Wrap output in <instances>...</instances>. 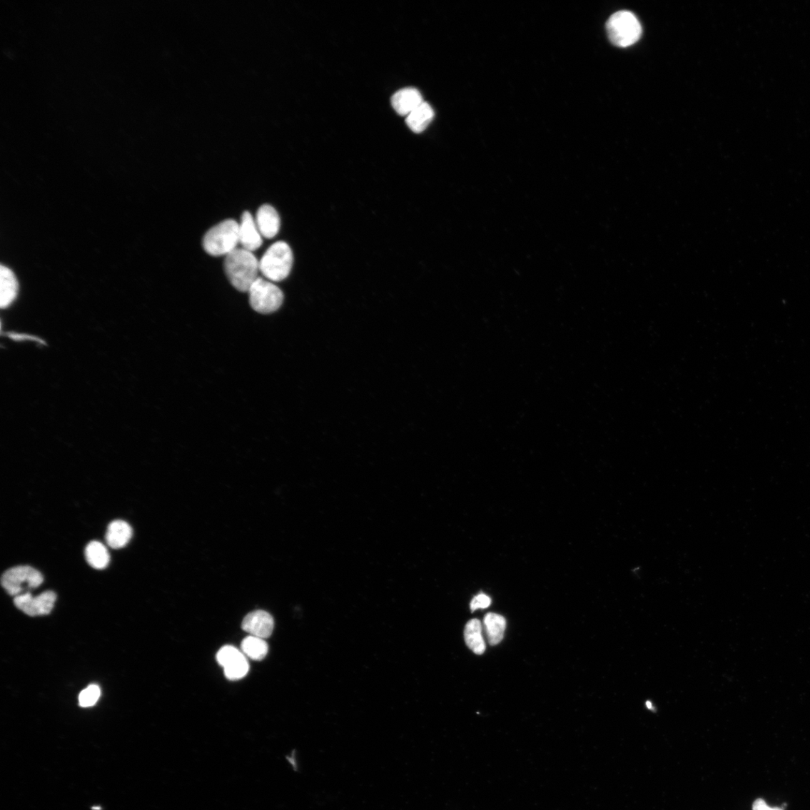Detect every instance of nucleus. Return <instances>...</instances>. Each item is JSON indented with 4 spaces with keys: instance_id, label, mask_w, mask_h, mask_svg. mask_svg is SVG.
<instances>
[{
    "instance_id": "10",
    "label": "nucleus",
    "mask_w": 810,
    "mask_h": 810,
    "mask_svg": "<svg viewBox=\"0 0 810 810\" xmlns=\"http://www.w3.org/2000/svg\"><path fill=\"white\" fill-rule=\"evenodd\" d=\"M424 102L420 91L413 87L404 88L396 92L391 98L394 110L402 116H407Z\"/></svg>"
},
{
    "instance_id": "23",
    "label": "nucleus",
    "mask_w": 810,
    "mask_h": 810,
    "mask_svg": "<svg viewBox=\"0 0 810 810\" xmlns=\"http://www.w3.org/2000/svg\"><path fill=\"white\" fill-rule=\"evenodd\" d=\"M753 810H784L779 807L769 806L763 799L756 800L753 805Z\"/></svg>"
},
{
    "instance_id": "22",
    "label": "nucleus",
    "mask_w": 810,
    "mask_h": 810,
    "mask_svg": "<svg viewBox=\"0 0 810 810\" xmlns=\"http://www.w3.org/2000/svg\"><path fill=\"white\" fill-rule=\"evenodd\" d=\"M492 603L491 598L484 594H480L475 597L470 602V609L475 612L479 609H484L488 608Z\"/></svg>"
},
{
    "instance_id": "12",
    "label": "nucleus",
    "mask_w": 810,
    "mask_h": 810,
    "mask_svg": "<svg viewBox=\"0 0 810 810\" xmlns=\"http://www.w3.org/2000/svg\"><path fill=\"white\" fill-rule=\"evenodd\" d=\"M19 283L16 275L8 268L0 269V305L2 308L9 307L16 299Z\"/></svg>"
},
{
    "instance_id": "1",
    "label": "nucleus",
    "mask_w": 810,
    "mask_h": 810,
    "mask_svg": "<svg viewBox=\"0 0 810 810\" xmlns=\"http://www.w3.org/2000/svg\"><path fill=\"white\" fill-rule=\"evenodd\" d=\"M225 271L232 285L241 292H248L258 278L260 262L253 253L236 248L226 256Z\"/></svg>"
},
{
    "instance_id": "8",
    "label": "nucleus",
    "mask_w": 810,
    "mask_h": 810,
    "mask_svg": "<svg viewBox=\"0 0 810 810\" xmlns=\"http://www.w3.org/2000/svg\"><path fill=\"white\" fill-rule=\"evenodd\" d=\"M242 628L250 636L261 639L269 638L274 629V620L270 614L258 610L248 614L242 623Z\"/></svg>"
},
{
    "instance_id": "14",
    "label": "nucleus",
    "mask_w": 810,
    "mask_h": 810,
    "mask_svg": "<svg viewBox=\"0 0 810 810\" xmlns=\"http://www.w3.org/2000/svg\"><path fill=\"white\" fill-rule=\"evenodd\" d=\"M434 116L433 108L428 103L424 101L421 106L407 116L406 123L412 131L415 132V133H421L431 123Z\"/></svg>"
},
{
    "instance_id": "5",
    "label": "nucleus",
    "mask_w": 810,
    "mask_h": 810,
    "mask_svg": "<svg viewBox=\"0 0 810 810\" xmlns=\"http://www.w3.org/2000/svg\"><path fill=\"white\" fill-rule=\"evenodd\" d=\"M249 302L258 313L268 315L281 307L284 294L275 284L258 278L248 290Z\"/></svg>"
},
{
    "instance_id": "18",
    "label": "nucleus",
    "mask_w": 810,
    "mask_h": 810,
    "mask_svg": "<svg viewBox=\"0 0 810 810\" xmlns=\"http://www.w3.org/2000/svg\"><path fill=\"white\" fill-rule=\"evenodd\" d=\"M268 644L263 639L249 636L241 643V650L245 656L254 660H261L268 653Z\"/></svg>"
},
{
    "instance_id": "21",
    "label": "nucleus",
    "mask_w": 810,
    "mask_h": 810,
    "mask_svg": "<svg viewBox=\"0 0 810 810\" xmlns=\"http://www.w3.org/2000/svg\"><path fill=\"white\" fill-rule=\"evenodd\" d=\"M101 696L98 685L92 684L83 689L79 695V704L82 708H89L96 704Z\"/></svg>"
},
{
    "instance_id": "24",
    "label": "nucleus",
    "mask_w": 810,
    "mask_h": 810,
    "mask_svg": "<svg viewBox=\"0 0 810 810\" xmlns=\"http://www.w3.org/2000/svg\"><path fill=\"white\" fill-rule=\"evenodd\" d=\"M9 337L11 338H13V340H16V341H19V340L23 341V340H32V341H36V342H38V341L41 342V340H39V338H36L34 336H31V335H24V334H19V333L16 334V333H11L9 334Z\"/></svg>"
},
{
    "instance_id": "3",
    "label": "nucleus",
    "mask_w": 810,
    "mask_h": 810,
    "mask_svg": "<svg viewBox=\"0 0 810 810\" xmlns=\"http://www.w3.org/2000/svg\"><path fill=\"white\" fill-rule=\"evenodd\" d=\"M611 42L617 47L627 48L639 41L642 26L635 14L629 11L614 13L607 24Z\"/></svg>"
},
{
    "instance_id": "4",
    "label": "nucleus",
    "mask_w": 810,
    "mask_h": 810,
    "mask_svg": "<svg viewBox=\"0 0 810 810\" xmlns=\"http://www.w3.org/2000/svg\"><path fill=\"white\" fill-rule=\"evenodd\" d=\"M293 257L290 246L279 241L272 245L260 261V271L272 282H280L290 274Z\"/></svg>"
},
{
    "instance_id": "6",
    "label": "nucleus",
    "mask_w": 810,
    "mask_h": 810,
    "mask_svg": "<svg viewBox=\"0 0 810 810\" xmlns=\"http://www.w3.org/2000/svg\"><path fill=\"white\" fill-rule=\"evenodd\" d=\"M43 582L41 573L29 566L8 569L1 579L2 586L9 594L19 596L25 588H36Z\"/></svg>"
},
{
    "instance_id": "2",
    "label": "nucleus",
    "mask_w": 810,
    "mask_h": 810,
    "mask_svg": "<svg viewBox=\"0 0 810 810\" xmlns=\"http://www.w3.org/2000/svg\"><path fill=\"white\" fill-rule=\"evenodd\" d=\"M240 224L228 219L214 226L205 234L203 247L212 256L228 255L240 243Z\"/></svg>"
},
{
    "instance_id": "19",
    "label": "nucleus",
    "mask_w": 810,
    "mask_h": 810,
    "mask_svg": "<svg viewBox=\"0 0 810 810\" xmlns=\"http://www.w3.org/2000/svg\"><path fill=\"white\" fill-rule=\"evenodd\" d=\"M244 657L245 656L243 653L238 650L237 647L227 645L221 648L217 653L216 659L218 664L225 668Z\"/></svg>"
},
{
    "instance_id": "7",
    "label": "nucleus",
    "mask_w": 810,
    "mask_h": 810,
    "mask_svg": "<svg viewBox=\"0 0 810 810\" xmlns=\"http://www.w3.org/2000/svg\"><path fill=\"white\" fill-rule=\"evenodd\" d=\"M56 594L46 592L34 597L31 594H20L14 598V605L29 616L46 615L51 613L54 607Z\"/></svg>"
},
{
    "instance_id": "15",
    "label": "nucleus",
    "mask_w": 810,
    "mask_h": 810,
    "mask_svg": "<svg viewBox=\"0 0 810 810\" xmlns=\"http://www.w3.org/2000/svg\"><path fill=\"white\" fill-rule=\"evenodd\" d=\"M485 634L491 645H496L504 639L507 622L505 618L495 613H488L484 617Z\"/></svg>"
},
{
    "instance_id": "17",
    "label": "nucleus",
    "mask_w": 810,
    "mask_h": 810,
    "mask_svg": "<svg viewBox=\"0 0 810 810\" xmlns=\"http://www.w3.org/2000/svg\"><path fill=\"white\" fill-rule=\"evenodd\" d=\"M85 556L87 563L96 569H106L110 562L108 550L104 545L98 541H93L87 545Z\"/></svg>"
},
{
    "instance_id": "13",
    "label": "nucleus",
    "mask_w": 810,
    "mask_h": 810,
    "mask_svg": "<svg viewBox=\"0 0 810 810\" xmlns=\"http://www.w3.org/2000/svg\"><path fill=\"white\" fill-rule=\"evenodd\" d=\"M131 537L132 529L127 522L116 520L108 525L106 541L111 548L114 550L123 548L130 541Z\"/></svg>"
},
{
    "instance_id": "16",
    "label": "nucleus",
    "mask_w": 810,
    "mask_h": 810,
    "mask_svg": "<svg viewBox=\"0 0 810 810\" xmlns=\"http://www.w3.org/2000/svg\"><path fill=\"white\" fill-rule=\"evenodd\" d=\"M466 644L475 654L481 655L485 651V643L482 636V626L480 620H470L465 626L464 632Z\"/></svg>"
},
{
    "instance_id": "20",
    "label": "nucleus",
    "mask_w": 810,
    "mask_h": 810,
    "mask_svg": "<svg viewBox=\"0 0 810 810\" xmlns=\"http://www.w3.org/2000/svg\"><path fill=\"white\" fill-rule=\"evenodd\" d=\"M224 669L225 674L228 680L237 681L242 679L243 677L247 674L249 665L246 657H244L234 662L233 664L225 667Z\"/></svg>"
},
{
    "instance_id": "9",
    "label": "nucleus",
    "mask_w": 810,
    "mask_h": 810,
    "mask_svg": "<svg viewBox=\"0 0 810 810\" xmlns=\"http://www.w3.org/2000/svg\"><path fill=\"white\" fill-rule=\"evenodd\" d=\"M240 243L242 248L249 252H254L262 245V236L257 227L255 220L248 212L242 215L240 224Z\"/></svg>"
},
{
    "instance_id": "11",
    "label": "nucleus",
    "mask_w": 810,
    "mask_h": 810,
    "mask_svg": "<svg viewBox=\"0 0 810 810\" xmlns=\"http://www.w3.org/2000/svg\"><path fill=\"white\" fill-rule=\"evenodd\" d=\"M255 223L262 237L272 239L280 229V218L270 205L261 206L257 212Z\"/></svg>"
}]
</instances>
